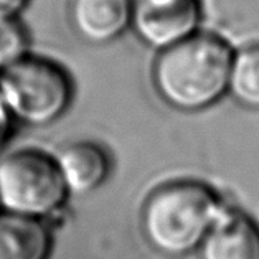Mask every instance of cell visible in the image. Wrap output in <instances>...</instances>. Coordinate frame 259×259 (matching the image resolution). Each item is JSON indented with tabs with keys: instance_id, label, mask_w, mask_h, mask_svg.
<instances>
[{
	"instance_id": "obj_1",
	"label": "cell",
	"mask_w": 259,
	"mask_h": 259,
	"mask_svg": "<svg viewBox=\"0 0 259 259\" xmlns=\"http://www.w3.org/2000/svg\"><path fill=\"white\" fill-rule=\"evenodd\" d=\"M235 50L223 36L198 31L163 50L152 65V84L170 109L200 112L228 94Z\"/></svg>"
},
{
	"instance_id": "obj_2",
	"label": "cell",
	"mask_w": 259,
	"mask_h": 259,
	"mask_svg": "<svg viewBox=\"0 0 259 259\" xmlns=\"http://www.w3.org/2000/svg\"><path fill=\"white\" fill-rule=\"evenodd\" d=\"M226 206L217 188L205 182L182 179L154 188L144 201L141 228L155 251L183 256L200 249Z\"/></svg>"
},
{
	"instance_id": "obj_3",
	"label": "cell",
	"mask_w": 259,
	"mask_h": 259,
	"mask_svg": "<svg viewBox=\"0 0 259 259\" xmlns=\"http://www.w3.org/2000/svg\"><path fill=\"white\" fill-rule=\"evenodd\" d=\"M73 79L65 68L43 58H22L0 74V96L22 122L48 125L68 111Z\"/></svg>"
},
{
	"instance_id": "obj_4",
	"label": "cell",
	"mask_w": 259,
	"mask_h": 259,
	"mask_svg": "<svg viewBox=\"0 0 259 259\" xmlns=\"http://www.w3.org/2000/svg\"><path fill=\"white\" fill-rule=\"evenodd\" d=\"M68 188L56 159L22 150L0 162V203L9 213L38 218L65 205Z\"/></svg>"
},
{
	"instance_id": "obj_5",
	"label": "cell",
	"mask_w": 259,
	"mask_h": 259,
	"mask_svg": "<svg viewBox=\"0 0 259 259\" xmlns=\"http://www.w3.org/2000/svg\"><path fill=\"white\" fill-rule=\"evenodd\" d=\"M201 0H131V30L157 53L200 31Z\"/></svg>"
},
{
	"instance_id": "obj_6",
	"label": "cell",
	"mask_w": 259,
	"mask_h": 259,
	"mask_svg": "<svg viewBox=\"0 0 259 259\" xmlns=\"http://www.w3.org/2000/svg\"><path fill=\"white\" fill-rule=\"evenodd\" d=\"M201 259H259V225L226 205L200 246Z\"/></svg>"
},
{
	"instance_id": "obj_7",
	"label": "cell",
	"mask_w": 259,
	"mask_h": 259,
	"mask_svg": "<svg viewBox=\"0 0 259 259\" xmlns=\"http://www.w3.org/2000/svg\"><path fill=\"white\" fill-rule=\"evenodd\" d=\"M69 22L90 45H109L131 28V0H69Z\"/></svg>"
},
{
	"instance_id": "obj_8",
	"label": "cell",
	"mask_w": 259,
	"mask_h": 259,
	"mask_svg": "<svg viewBox=\"0 0 259 259\" xmlns=\"http://www.w3.org/2000/svg\"><path fill=\"white\" fill-rule=\"evenodd\" d=\"M66 188L73 195H88L107 182L112 172V155L104 145L83 141L65 147L56 157Z\"/></svg>"
},
{
	"instance_id": "obj_9",
	"label": "cell",
	"mask_w": 259,
	"mask_h": 259,
	"mask_svg": "<svg viewBox=\"0 0 259 259\" xmlns=\"http://www.w3.org/2000/svg\"><path fill=\"white\" fill-rule=\"evenodd\" d=\"M52 246L47 226L36 218L0 214V259H47Z\"/></svg>"
},
{
	"instance_id": "obj_10",
	"label": "cell",
	"mask_w": 259,
	"mask_h": 259,
	"mask_svg": "<svg viewBox=\"0 0 259 259\" xmlns=\"http://www.w3.org/2000/svg\"><path fill=\"white\" fill-rule=\"evenodd\" d=\"M228 94L244 109L259 111V43L235 52Z\"/></svg>"
},
{
	"instance_id": "obj_11",
	"label": "cell",
	"mask_w": 259,
	"mask_h": 259,
	"mask_svg": "<svg viewBox=\"0 0 259 259\" xmlns=\"http://www.w3.org/2000/svg\"><path fill=\"white\" fill-rule=\"evenodd\" d=\"M25 47L27 40L20 25L14 18H0V69L22 60Z\"/></svg>"
},
{
	"instance_id": "obj_12",
	"label": "cell",
	"mask_w": 259,
	"mask_h": 259,
	"mask_svg": "<svg viewBox=\"0 0 259 259\" xmlns=\"http://www.w3.org/2000/svg\"><path fill=\"white\" fill-rule=\"evenodd\" d=\"M27 4L28 0H0V18H14Z\"/></svg>"
},
{
	"instance_id": "obj_13",
	"label": "cell",
	"mask_w": 259,
	"mask_h": 259,
	"mask_svg": "<svg viewBox=\"0 0 259 259\" xmlns=\"http://www.w3.org/2000/svg\"><path fill=\"white\" fill-rule=\"evenodd\" d=\"M10 134V111L5 106L2 96H0V147L5 144Z\"/></svg>"
}]
</instances>
